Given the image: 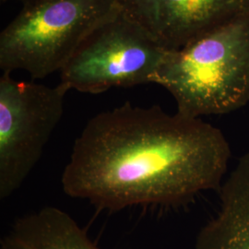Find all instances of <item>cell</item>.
<instances>
[{"instance_id":"7","label":"cell","mask_w":249,"mask_h":249,"mask_svg":"<svg viewBox=\"0 0 249 249\" xmlns=\"http://www.w3.org/2000/svg\"><path fill=\"white\" fill-rule=\"evenodd\" d=\"M194 249H249V151L220 188V209L196 236Z\"/></svg>"},{"instance_id":"9","label":"cell","mask_w":249,"mask_h":249,"mask_svg":"<svg viewBox=\"0 0 249 249\" xmlns=\"http://www.w3.org/2000/svg\"><path fill=\"white\" fill-rule=\"evenodd\" d=\"M20 2H22L23 3V5H25V4H28V3H31V2H34V1H36V0H19Z\"/></svg>"},{"instance_id":"8","label":"cell","mask_w":249,"mask_h":249,"mask_svg":"<svg viewBox=\"0 0 249 249\" xmlns=\"http://www.w3.org/2000/svg\"><path fill=\"white\" fill-rule=\"evenodd\" d=\"M0 249H101L71 216L55 207L27 214L12 224Z\"/></svg>"},{"instance_id":"3","label":"cell","mask_w":249,"mask_h":249,"mask_svg":"<svg viewBox=\"0 0 249 249\" xmlns=\"http://www.w3.org/2000/svg\"><path fill=\"white\" fill-rule=\"evenodd\" d=\"M119 0H36L0 34V69L33 80L61 71L83 41L121 10Z\"/></svg>"},{"instance_id":"11","label":"cell","mask_w":249,"mask_h":249,"mask_svg":"<svg viewBox=\"0 0 249 249\" xmlns=\"http://www.w3.org/2000/svg\"><path fill=\"white\" fill-rule=\"evenodd\" d=\"M2 3H5V2H7V1H9V0H0Z\"/></svg>"},{"instance_id":"10","label":"cell","mask_w":249,"mask_h":249,"mask_svg":"<svg viewBox=\"0 0 249 249\" xmlns=\"http://www.w3.org/2000/svg\"><path fill=\"white\" fill-rule=\"evenodd\" d=\"M247 9L249 11V0H247Z\"/></svg>"},{"instance_id":"2","label":"cell","mask_w":249,"mask_h":249,"mask_svg":"<svg viewBox=\"0 0 249 249\" xmlns=\"http://www.w3.org/2000/svg\"><path fill=\"white\" fill-rule=\"evenodd\" d=\"M152 83L167 89L178 113L223 115L249 102V11L184 47L167 51Z\"/></svg>"},{"instance_id":"4","label":"cell","mask_w":249,"mask_h":249,"mask_svg":"<svg viewBox=\"0 0 249 249\" xmlns=\"http://www.w3.org/2000/svg\"><path fill=\"white\" fill-rule=\"evenodd\" d=\"M166 53L121 9L83 41L59 72L60 83L89 94L152 83Z\"/></svg>"},{"instance_id":"5","label":"cell","mask_w":249,"mask_h":249,"mask_svg":"<svg viewBox=\"0 0 249 249\" xmlns=\"http://www.w3.org/2000/svg\"><path fill=\"white\" fill-rule=\"evenodd\" d=\"M69 89L19 81L11 73L0 78V199L23 185L42 158L64 114Z\"/></svg>"},{"instance_id":"6","label":"cell","mask_w":249,"mask_h":249,"mask_svg":"<svg viewBox=\"0 0 249 249\" xmlns=\"http://www.w3.org/2000/svg\"><path fill=\"white\" fill-rule=\"evenodd\" d=\"M166 51L178 50L247 10V0H119Z\"/></svg>"},{"instance_id":"1","label":"cell","mask_w":249,"mask_h":249,"mask_svg":"<svg viewBox=\"0 0 249 249\" xmlns=\"http://www.w3.org/2000/svg\"><path fill=\"white\" fill-rule=\"evenodd\" d=\"M231 156L221 129L130 103L91 117L63 171L66 195L99 210L177 205L220 189Z\"/></svg>"}]
</instances>
